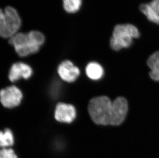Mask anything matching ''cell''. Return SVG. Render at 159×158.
Returning a JSON list of instances; mask_svg holds the SVG:
<instances>
[{"label":"cell","mask_w":159,"mask_h":158,"mask_svg":"<svg viewBox=\"0 0 159 158\" xmlns=\"http://www.w3.org/2000/svg\"><path fill=\"white\" fill-rule=\"evenodd\" d=\"M88 111L96 124L119 125L127 113V101L123 97H118L113 102L106 96L95 97L89 102Z\"/></svg>","instance_id":"cell-1"},{"label":"cell","mask_w":159,"mask_h":158,"mask_svg":"<svg viewBox=\"0 0 159 158\" xmlns=\"http://www.w3.org/2000/svg\"><path fill=\"white\" fill-rule=\"evenodd\" d=\"M44 42L45 36L37 30L27 33L18 32L9 40V43L14 46L18 55L22 57L37 52Z\"/></svg>","instance_id":"cell-2"},{"label":"cell","mask_w":159,"mask_h":158,"mask_svg":"<svg viewBox=\"0 0 159 158\" xmlns=\"http://www.w3.org/2000/svg\"><path fill=\"white\" fill-rule=\"evenodd\" d=\"M138 29L132 24H119L114 27L110 39V46L113 50H120L130 46L133 39L140 37Z\"/></svg>","instance_id":"cell-3"},{"label":"cell","mask_w":159,"mask_h":158,"mask_svg":"<svg viewBox=\"0 0 159 158\" xmlns=\"http://www.w3.org/2000/svg\"><path fill=\"white\" fill-rule=\"evenodd\" d=\"M21 18L17 10L7 6L0 8V37L11 38L19 32L21 27Z\"/></svg>","instance_id":"cell-4"},{"label":"cell","mask_w":159,"mask_h":158,"mask_svg":"<svg viewBox=\"0 0 159 158\" xmlns=\"http://www.w3.org/2000/svg\"><path fill=\"white\" fill-rule=\"evenodd\" d=\"M22 98V93L15 86H11L0 91V101L5 108H11L18 106Z\"/></svg>","instance_id":"cell-5"},{"label":"cell","mask_w":159,"mask_h":158,"mask_svg":"<svg viewBox=\"0 0 159 158\" xmlns=\"http://www.w3.org/2000/svg\"><path fill=\"white\" fill-rule=\"evenodd\" d=\"M76 116V111L72 105L59 103L57 105L55 112V118L60 122L70 123Z\"/></svg>","instance_id":"cell-6"},{"label":"cell","mask_w":159,"mask_h":158,"mask_svg":"<svg viewBox=\"0 0 159 158\" xmlns=\"http://www.w3.org/2000/svg\"><path fill=\"white\" fill-rule=\"evenodd\" d=\"M58 73L60 78L67 82H73L80 76V70L72 62L66 60L62 62L58 68Z\"/></svg>","instance_id":"cell-7"},{"label":"cell","mask_w":159,"mask_h":158,"mask_svg":"<svg viewBox=\"0 0 159 158\" xmlns=\"http://www.w3.org/2000/svg\"><path fill=\"white\" fill-rule=\"evenodd\" d=\"M33 70L27 64L22 62L15 63L11 67L9 79L11 82H15L20 78L28 79L32 76Z\"/></svg>","instance_id":"cell-8"},{"label":"cell","mask_w":159,"mask_h":158,"mask_svg":"<svg viewBox=\"0 0 159 158\" xmlns=\"http://www.w3.org/2000/svg\"><path fill=\"white\" fill-rule=\"evenodd\" d=\"M140 9L149 21L159 25V0H152L149 3L143 4Z\"/></svg>","instance_id":"cell-9"},{"label":"cell","mask_w":159,"mask_h":158,"mask_svg":"<svg viewBox=\"0 0 159 158\" xmlns=\"http://www.w3.org/2000/svg\"><path fill=\"white\" fill-rule=\"evenodd\" d=\"M147 65L151 69L149 72L150 78L156 81H159V50L150 55Z\"/></svg>","instance_id":"cell-10"},{"label":"cell","mask_w":159,"mask_h":158,"mask_svg":"<svg viewBox=\"0 0 159 158\" xmlns=\"http://www.w3.org/2000/svg\"><path fill=\"white\" fill-rule=\"evenodd\" d=\"M86 74L90 79L98 80L102 78L104 75V69L102 66L96 62H90L86 68Z\"/></svg>","instance_id":"cell-11"},{"label":"cell","mask_w":159,"mask_h":158,"mask_svg":"<svg viewBox=\"0 0 159 158\" xmlns=\"http://www.w3.org/2000/svg\"><path fill=\"white\" fill-rule=\"evenodd\" d=\"M14 144V136L11 130L7 128L4 131H0V147L6 148Z\"/></svg>","instance_id":"cell-12"},{"label":"cell","mask_w":159,"mask_h":158,"mask_svg":"<svg viewBox=\"0 0 159 158\" xmlns=\"http://www.w3.org/2000/svg\"><path fill=\"white\" fill-rule=\"evenodd\" d=\"M82 0H62L63 9L70 14L77 12L82 5Z\"/></svg>","instance_id":"cell-13"},{"label":"cell","mask_w":159,"mask_h":158,"mask_svg":"<svg viewBox=\"0 0 159 158\" xmlns=\"http://www.w3.org/2000/svg\"><path fill=\"white\" fill-rule=\"evenodd\" d=\"M0 158H18L14 150L11 148L0 149Z\"/></svg>","instance_id":"cell-14"}]
</instances>
